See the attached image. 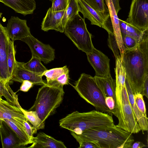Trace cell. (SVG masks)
I'll return each mask as SVG.
<instances>
[{"instance_id":"1","label":"cell","mask_w":148,"mask_h":148,"mask_svg":"<svg viewBox=\"0 0 148 148\" xmlns=\"http://www.w3.org/2000/svg\"><path fill=\"white\" fill-rule=\"evenodd\" d=\"M121 57L133 93H141L148 76V30L145 31L136 48L125 49Z\"/></svg>"},{"instance_id":"2","label":"cell","mask_w":148,"mask_h":148,"mask_svg":"<svg viewBox=\"0 0 148 148\" xmlns=\"http://www.w3.org/2000/svg\"><path fill=\"white\" fill-rule=\"evenodd\" d=\"M71 133L79 144L92 141L99 148H131L134 141L132 134L114 124L93 127L84 131L80 134L72 132Z\"/></svg>"},{"instance_id":"3","label":"cell","mask_w":148,"mask_h":148,"mask_svg":"<svg viewBox=\"0 0 148 148\" xmlns=\"http://www.w3.org/2000/svg\"><path fill=\"white\" fill-rule=\"evenodd\" d=\"M60 126L77 134L96 127L114 124L112 116L96 110L86 112L74 111L59 120Z\"/></svg>"},{"instance_id":"4","label":"cell","mask_w":148,"mask_h":148,"mask_svg":"<svg viewBox=\"0 0 148 148\" xmlns=\"http://www.w3.org/2000/svg\"><path fill=\"white\" fill-rule=\"evenodd\" d=\"M64 94L63 88L50 86L46 83L39 89L35 101L28 110L35 111L45 123L62 103Z\"/></svg>"},{"instance_id":"5","label":"cell","mask_w":148,"mask_h":148,"mask_svg":"<svg viewBox=\"0 0 148 148\" xmlns=\"http://www.w3.org/2000/svg\"><path fill=\"white\" fill-rule=\"evenodd\" d=\"M73 87L79 96L93 106L96 110L111 116L113 114L106 104L105 98L97 85L94 77L82 73Z\"/></svg>"},{"instance_id":"6","label":"cell","mask_w":148,"mask_h":148,"mask_svg":"<svg viewBox=\"0 0 148 148\" xmlns=\"http://www.w3.org/2000/svg\"><path fill=\"white\" fill-rule=\"evenodd\" d=\"M64 32L79 50L86 54L92 51V35L87 28L85 19L79 13L67 21Z\"/></svg>"},{"instance_id":"7","label":"cell","mask_w":148,"mask_h":148,"mask_svg":"<svg viewBox=\"0 0 148 148\" xmlns=\"http://www.w3.org/2000/svg\"><path fill=\"white\" fill-rule=\"evenodd\" d=\"M114 115L118 120L117 127L132 134L141 131L130 103L125 85L122 88L121 102Z\"/></svg>"},{"instance_id":"8","label":"cell","mask_w":148,"mask_h":148,"mask_svg":"<svg viewBox=\"0 0 148 148\" xmlns=\"http://www.w3.org/2000/svg\"><path fill=\"white\" fill-rule=\"evenodd\" d=\"M126 21L139 30H148V0H132Z\"/></svg>"},{"instance_id":"9","label":"cell","mask_w":148,"mask_h":148,"mask_svg":"<svg viewBox=\"0 0 148 148\" xmlns=\"http://www.w3.org/2000/svg\"><path fill=\"white\" fill-rule=\"evenodd\" d=\"M29 46L32 56L39 59L45 64L53 61L55 58V50L50 45L43 43L32 35L20 40Z\"/></svg>"},{"instance_id":"10","label":"cell","mask_w":148,"mask_h":148,"mask_svg":"<svg viewBox=\"0 0 148 148\" xmlns=\"http://www.w3.org/2000/svg\"><path fill=\"white\" fill-rule=\"evenodd\" d=\"M86 54L88 61L95 70L96 76L106 77L111 74L110 60L106 56L94 47L91 52Z\"/></svg>"},{"instance_id":"11","label":"cell","mask_w":148,"mask_h":148,"mask_svg":"<svg viewBox=\"0 0 148 148\" xmlns=\"http://www.w3.org/2000/svg\"><path fill=\"white\" fill-rule=\"evenodd\" d=\"M3 119L10 121L25 131L23 122L27 120L21 110L16 106L2 99L0 100V119Z\"/></svg>"},{"instance_id":"12","label":"cell","mask_w":148,"mask_h":148,"mask_svg":"<svg viewBox=\"0 0 148 148\" xmlns=\"http://www.w3.org/2000/svg\"><path fill=\"white\" fill-rule=\"evenodd\" d=\"M10 39L6 27L0 23V79L6 83H9L7 64L8 45Z\"/></svg>"},{"instance_id":"13","label":"cell","mask_w":148,"mask_h":148,"mask_svg":"<svg viewBox=\"0 0 148 148\" xmlns=\"http://www.w3.org/2000/svg\"><path fill=\"white\" fill-rule=\"evenodd\" d=\"M6 28L9 38L14 42L32 35L26 20L18 17L11 16L8 20Z\"/></svg>"},{"instance_id":"14","label":"cell","mask_w":148,"mask_h":148,"mask_svg":"<svg viewBox=\"0 0 148 148\" xmlns=\"http://www.w3.org/2000/svg\"><path fill=\"white\" fill-rule=\"evenodd\" d=\"M23 63L16 61L10 81L22 83L24 80H28L34 85L42 86L46 84V82L42 79V74L37 73L27 70L24 67Z\"/></svg>"},{"instance_id":"15","label":"cell","mask_w":148,"mask_h":148,"mask_svg":"<svg viewBox=\"0 0 148 148\" xmlns=\"http://www.w3.org/2000/svg\"><path fill=\"white\" fill-rule=\"evenodd\" d=\"M0 135L3 148L24 147L20 138L7 124L0 119Z\"/></svg>"},{"instance_id":"16","label":"cell","mask_w":148,"mask_h":148,"mask_svg":"<svg viewBox=\"0 0 148 148\" xmlns=\"http://www.w3.org/2000/svg\"><path fill=\"white\" fill-rule=\"evenodd\" d=\"M65 10L54 11L49 8L42 22L41 29L45 32L54 30L64 32V28L62 25V20Z\"/></svg>"},{"instance_id":"17","label":"cell","mask_w":148,"mask_h":148,"mask_svg":"<svg viewBox=\"0 0 148 148\" xmlns=\"http://www.w3.org/2000/svg\"><path fill=\"white\" fill-rule=\"evenodd\" d=\"M32 144L29 148H66L64 143L57 140L43 132H40L33 137Z\"/></svg>"},{"instance_id":"18","label":"cell","mask_w":148,"mask_h":148,"mask_svg":"<svg viewBox=\"0 0 148 148\" xmlns=\"http://www.w3.org/2000/svg\"><path fill=\"white\" fill-rule=\"evenodd\" d=\"M0 2L24 16L32 14L36 8L34 0H0Z\"/></svg>"},{"instance_id":"19","label":"cell","mask_w":148,"mask_h":148,"mask_svg":"<svg viewBox=\"0 0 148 148\" xmlns=\"http://www.w3.org/2000/svg\"><path fill=\"white\" fill-rule=\"evenodd\" d=\"M79 12L83 16L84 18H87L91 24L103 28L105 21L101 16L90 6L84 0H78Z\"/></svg>"},{"instance_id":"20","label":"cell","mask_w":148,"mask_h":148,"mask_svg":"<svg viewBox=\"0 0 148 148\" xmlns=\"http://www.w3.org/2000/svg\"><path fill=\"white\" fill-rule=\"evenodd\" d=\"M106 3L109 10L113 33L115 37L120 52V55L121 56L124 52L125 48L120 30L119 18L116 13L112 0H108Z\"/></svg>"},{"instance_id":"21","label":"cell","mask_w":148,"mask_h":148,"mask_svg":"<svg viewBox=\"0 0 148 148\" xmlns=\"http://www.w3.org/2000/svg\"><path fill=\"white\" fill-rule=\"evenodd\" d=\"M125 85L129 101L134 116L143 132L148 130V121L147 116H145L137 106L134 99V94L132 90L127 78H126Z\"/></svg>"},{"instance_id":"22","label":"cell","mask_w":148,"mask_h":148,"mask_svg":"<svg viewBox=\"0 0 148 148\" xmlns=\"http://www.w3.org/2000/svg\"><path fill=\"white\" fill-rule=\"evenodd\" d=\"M94 77L97 85L105 98L108 97H112L116 104V80L112 78L111 74L106 77H99L96 75Z\"/></svg>"},{"instance_id":"23","label":"cell","mask_w":148,"mask_h":148,"mask_svg":"<svg viewBox=\"0 0 148 148\" xmlns=\"http://www.w3.org/2000/svg\"><path fill=\"white\" fill-rule=\"evenodd\" d=\"M119 22L122 36H130L135 38L138 42L140 41L145 31H141L126 21H124L119 19Z\"/></svg>"},{"instance_id":"24","label":"cell","mask_w":148,"mask_h":148,"mask_svg":"<svg viewBox=\"0 0 148 148\" xmlns=\"http://www.w3.org/2000/svg\"><path fill=\"white\" fill-rule=\"evenodd\" d=\"M116 76V90H121L125 86L126 72L123 66L120 55L116 58V66L114 69Z\"/></svg>"},{"instance_id":"25","label":"cell","mask_w":148,"mask_h":148,"mask_svg":"<svg viewBox=\"0 0 148 148\" xmlns=\"http://www.w3.org/2000/svg\"><path fill=\"white\" fill-rule=\"evenodd\" d=\"M9 83L0 80V98L3 96L9 103L19 107L20 105L17 95L10 87Z\"/></svg>"},{"instance_id":"26","label":"cell","mask_w":148,"mask_h":148,"mask_svg":"<svg viewBox=\"0 0 148 148\" xmlns=\"http://www.w3.org/2000/svg\"><path fill=\"white\" fill-rule=\"evenodd\" d=\"M92 8L96 10L106 21L110 18L109 10L105 0H84Z\"/></svg>"},{"instance_id":"27","label":"cell","mask_w":148,"mask_h":148,"mask_svg":"<svg viewBox=\"0 0 148 148\" xmlns=\"http://www.w3.org/2000/svg\"><path fill=\"white\" fill-rule=\"evenodd\" d=\"M79 12L78 0H68L67 6L62 20V25L64 28L67 21L79 13Z\"/></svg>"},{"instance_id":"28","label":"cell","mask_w":148,"mask_h":148,"mask_svg":"<svg viewBox=\"0 0 148 148\" xmlns=\"http://www.w3.org/2000/svg\"><path fill=\"white\" fill-rule=\"evenodd\" d=\"M19 108L27 121L37 131L44 128L45 123L42 122L35 111L27 110L23 109L21 106Z\"/></svg>"},{"instance_id":"29","label":"cell","mask_w":148,"mask_h":148,"mask_svg":"<svg viewBox=\"0 0 148 148\" xmlns=\"http://www.w3.org/2000/svg\"><path fill=\"white\" fill-rule=\"evenodd\" d=\"M24 67L30 71L37 73L43 74L47 69L41 62V60L34 56H32L28 62L23 63Z\"/></svg>"},{"instance_id":"30","label":"cell","mask_w":148,"mask_h":148,"mask_svg":"<svg viewBox=\"0 0 148 148\" xmlns=\"http://www.w3.org/2000/svg\"><path fill=\"white\" fill-rule=\"evenodd\" d=\"M15 54L14 42L10 40L8 45L7 56V64L10 81L12 78L13 72L16 64V60L15 58Z\"/></svg>"},{"instance_id":"31","label":"cell","mask_w":148,"mask_h":148,"mask_svg":"<svg viewBox=\"0 0 148 148\" xmlns=\"http://www.w3.org/2000/svg\"><path fill=\"white\" fill-rule=\"evenodd\" d=\"M10 127L14 131L20 139L24 145H26L32 143L26 132L18 127L10 121L6 119H3Z\"/></svg>"},{"instance_id":"32","label":"cell","mask_w":148,"mask_h":148,"mask_svg":"<svg viewBox=\"0 0 148 148\" xmlns=\"http://www.w3.org/2000/svg\"><path fill=\"white\" fill-rule=\"evenodd\" d=\"M69 71L66 66L62 67L53 68L47 70L43 73V75L46 77V83L52 81L63 73Z\"/></svg>"},{"instance_id":"33","label":"cell","mask_w":148,"mask_h":148,"mask_svg":"<svg viewBox=\"0 0 148 148\" xmlns=\"http://www.w3.org/2000/svg\"><path fill=\"white\" fill-rule=\"evenodd\" d=\"M69 72L68 71L63 73L54 80L46 83V84L50 86L63 88L64 85L69 83Z\"/></svg>"},{"instance_id":"34","label":"cell","mask_w":148,"mask_h":148,"mask_svg":"<svg viewBox=\"0 0 148 148\" xmlns=\"http://www.w3.org/2000/svg\"><path fill=\"white\" fill-rule=\"evenodd\" d=\"M134 99L136 104L140 111L146 116V110L143 95L141 93L134 94Z\"/></svg>"},{"instance_id":"35","label":"cell","mask_w":148,"mask_h":148,"mask_svg":"<svg viewBox=\"0 0 148 148\" xmlns=\"http://www.w3.org/2000/svg\"><path fill=\"white\" fill-rule=\"evenodd\" d=\"M108 45L112 51L115 59L119 55V48L114 35L111 33L108 34Z\"/></svg>"},{"instance_id":"36","label":"cell","mask_w":148,"mask_h":148,"mask_svg":"<svg viewBox=\"0 0 148 148\" xmlns=\"http://www.w3.org/2000/svg\"><path fill=\"white\" fill-rule=\"evenodd\" d=\"M124 47L125 49H132L136 47L138 42L135 38L127 36H122Z\"/></svg>"},{"instance_id":"37","label":"cell","mask_w":148,"mask_h":148,"mask_svg":"<svg viewBox=\"0 0 148 148\" xmlns=\"http://www.w3.org/2000/svg\"><path fill=\"white\" fill-rule=\"evenodd\" d=\"M51 9L54 11H58L66 9L68 4V0H52Z\"/></svg>"},{"instance_id":"38","label":"cell","mask_w":148,"mask_h":148,"mask_svg":"<svg viewBox=\"0 0 148 148\" xmlns=\"http://www.w3.org/2000/svg\"><path fill=\"white\" fill-rule=\"evenodd\" d=\"M23 125L24 130L32 143V138L34 137L33 135L36 133L37 131L27 120L24 121Z\"/></svg>"},{"instance_id":"39","label":"cell","mask_w":148,"mask_h":148,"mask_svg":"<svg viewBox=\"0 0 148 148\" xmlns=\"http://www.w3.org/2000/svg\"><path fill=\"white\" fill-rule=\"evenodd\" d=\"M105 101L107 106L114 115L116 104L114 99L112 97H108L105 98Z\"/></svg>"},{"instance_id":"40","label":"cell","mask_w":148,"mask_h":148,"mask_svg":"<svg viewBox=\"0 0 148 148\" xmlns=\"http://www.w3.org/2000/svg\"><path fill=\"white\" fill-rule=\"evenodd\" d=\"M19 90L24 92H27L34 85L32 82L28 80H24L22 82Z\"/></svg>"},{"instance_id":"41","label":"cell","mask_w":148,"mask_h":148,"mask_svg":"<svg viewBox=\"0 0 148 148\" xmlns=\"http://www.w3.org/2000/svg\"><path fill=\"white\" fill-rule=\"evenodd\" d=\"M79 148H99L96 144L92 141H84L79 143Z\"/></svg>"},{"instance_id":"42","label":"cell","mask_w":148,"mask_h":148,"mask_svg":"<svg viewBox=\"0 0 148 148\" xmlns=\"http://www.w3.org/2000/svg\"><path fill=\"white\" fill-rule=\"evenodd\" d=\"M148 76L145 78L144 82L143 90L141 94L143 96H145L148 98Z\"/></svg>"},{"instance_id":"43","label":"cell","mask_w":148,"mask_h":148,"mask_svg":"<svg viewBox=\"0 0 148 148\" xmlns=\"http://www.w3.org/2000/svg\"><path fill=\"white\" fill-rule=\"evenodd\" d=\"M108 0H105V2ZM119 1L120 0H112L116 13L117 14L119 11L121 9L119 5Z\"/></svg>"},{"instance_id":"44","label":"cell","mask_w":148,"mask_h":148,"mask_svg":"<svg viewBox=\"0 0 148 148\" xmlns=\"http://www.w3.org/2000/svg\"><path fill=\"white\" fill-rule=\"evenodd\" d=\"M146 145L140 141H136L133 143L131 148H142L146 147Z\"/></svg>"},{"instance_id":"45","label":"cell","mask_w":148,"mask_h":148,"mask_svg":"<svg viewBox=\"0 0 148 148\" xmlns=\"http://www.w3.org/2000/svg\"><path fill=\"white\" fill-rule=\"evenodd\" d=\"M2 14V13L0 12V18L1 17V15Z\"/></svg>"},{"instance_id":"46","label":"cell","mask_w":148,"mask_h":148,"mask_svg":"<svg viewBox=\"0 0 148 148\" xmlns=\"http://www.w3.org/2000/svg\"><path fill=\"white\" fill-rule=\"evenodd\" d=\"M1 99H2V98H0V100H1Z\"/></svg>"},{"instance_id":"47","label":"cell","mask_w":148,"mask_h":148,"mask_svg":"<svg viewBox=\"0 0 148 148\" xmlns=\"http://www.w3.org/2000/svg\"><path fill=\"white\" fill-rule=\"evenodd\" d=\"M50 0V1H51V0Z\"/></svg>"},{"instance_id":"48","label":"cell","mask_w":148,"mask_h":148,"mask_svg":"<svg viewBox=\"0 0 148 148\" xmlns=\"http://www.w3.org/2000/svg\"><path fill=\"white\" fill-rule=\"evenodd\" d=\"M1 80L0 79V80Z\"/></svg>"}]
</instances>
